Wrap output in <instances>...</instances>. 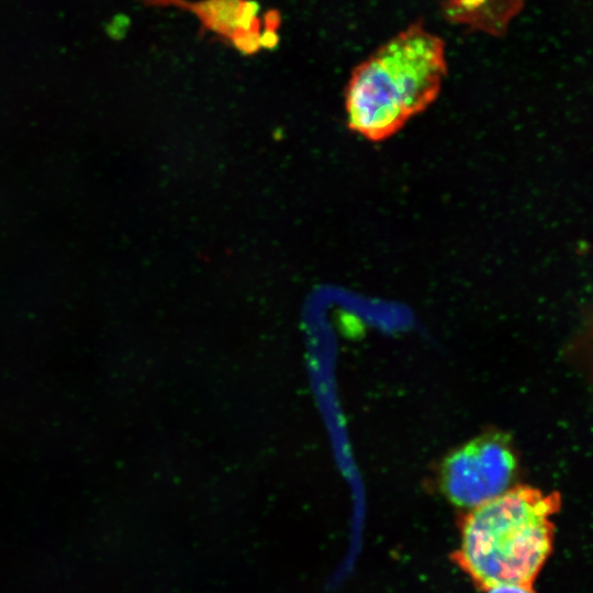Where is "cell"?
I'll return each mask as SVG.
<instances>
[{
	"instance_id": "cell-1",
	"label": "cell",
	"mask_w": 593,
	"mask_h": 593,
	"mask_svg": "<svg viewBox=\"0 0 593 593\" xmlns=\"http://www.w3.org/2000/svg\"><path fill=\"white\" fill-rule=\"evenodd\" d=\"M446 75L444 41L411 24L354 68L345 94L349 127L387 138L437 98Z\"/></svg>"
},
{
	"instance_id": "cell-2",
	"label": "cell",
	"mask_w": 593,
	"mask_h": 593,
	"mask_svg": "<svg viewBox=\"0 0 593 593\" xmlns=\"http://www.w3.org/2000/svg\"><path fill=\"white\" fill-rule=\"evenodd\" d=\"M560 503L557 492L517 484L469 508L457 552L462 568L484 588L530 584L551 550Z\"/></svg>"
},
{
	"instance_id": "cell-3",
	"label": "cell",
	"mask_w": 593,
	"mask_h": 593,
	"mask_svg": "<svg viewBox=\"0 0 593 593\" xmlns=\"http://www.w3.org/2000/svg\"><path fill=\"white\" fill-rule=\"evenodd\" d=\"M517 457L508 439L486 434L455 450L444 462L441 486L456 505L471 508L512 486Z\"/></svg>"
},
{
	"instance_id": "cell-4",
	"label": "cell",
	"mask_w": 593,
	"mask_h": 593,
	"mask_svg": "<svg viewBox=\"0 0 593 593\" xmlns=\"http://www.w3.org/2000/svg\"><path fill=\"white\" fill-rule=\"evenodd\" d=\"M188 10L198 16L202 26L230 40L243 54H254L264 46L258 20L259 7L250 0H155Z\"/></svg>"
},
{
	"instance_id": "cell-5",
	"label": "cell",
	"mask_w": 593,
	"mask_h": 593,
	"mask_svg": "<svg viewBox=\"0 0 593 593\" xmlns=\"http://www.w3.org/2000/svg\"><path fill=\"white\" fill-rule=\"evenodd\" d=\"M488 589V593H533L529 584L524 583H501Z\"/></svg>"
}]
</instances>
